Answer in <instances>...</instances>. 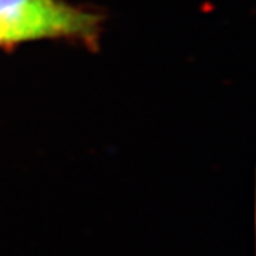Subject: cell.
I'll return each mask as SVG.
<instances>
[{
  "label": "cell",
  "instance_id": "6da1fadb",
  "mask_svg": "<svg viewBox=\"0 0 256 256\" xmlns=\"http://www.w3.org/2000/svg\"><path fill=\"white\" fill-rule=\"evenodd\" d=\"M93 14L60 0H0V45L50 38H85L96 30Z\"/></svg>",
  "mask_w": 256,
  "mask_h": 256
}]
</instances>
